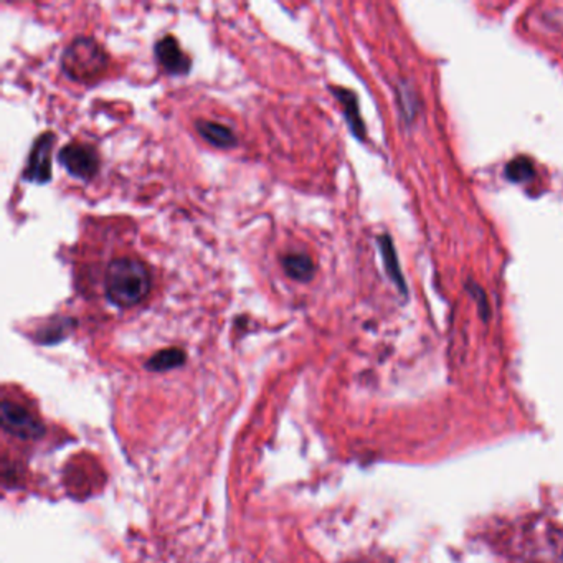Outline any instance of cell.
Returning <instances> with one entry per match:
<instances>
[{
    "instance_id": "1",
    "label": "cell",
    "mask_w": 563,
    "mask_h": 563,
    "mask_svg": "<svg viewBox=\"0 0 563 563\" xmlns=\"http://www.w3.org/2000/svg\"><path fill=\"white\" fill-rule=\"evenodd\" d=\"M152 277L148 267L138 258L120 257L108 263L104 271V291L112 305L128 309L146 299Z\"/></svg>"
},
{
    "instance_id": "2",
    "label": "cell",
    "mask_w": 563,
    "mask_h": 563,
    "mask_svg": "<svg viewBox=\"0 0 563 563\" xmlns=\"http://www.w3.org/2000/svg\"><path fill=\"white\" fill-rule=\"evenodd\" d=\"M62 68L73 82L90 83L106 72L108 55L94 38L76 37L66 45Z\"/></svg>"
},
{
    "instance_id": "3",
    "label": "cell",
    "mask_w": 563,
    "mask_h": 563,
    "mask_svg": "<svg viewBox=\"0 0 563 563\" xmlns=\"http://www.w3.org/2000/svg\"><path fill=\"white\" fill-rule=\"evenodd\" d=\"M58 162L65 167L70 176L80 180H92L100 170V154L92 144L70 142L58 150Z\"/></svg>"
},
{
    "instance_id": "4",
    "label": "cell",
    "mask_w": 563,
    "mask_h": 563,
    "mask_svg": "<svg viewBox=\"0 0 563 563\" xmlns=\"http://www.w3.org/2000/svg\"><path fill=\"white\" fill-rule=\"evenodd\" d=\"M0 418L4 432L20 440H38L45 433V426L37 416L30 413L25 406L15 402H4L0 406Z\"/></svg>"
},
{
    "instance_id": "5",
    "label": "cell",
    "mask_w": 563,
    "mask_h": 563,
    "mask_svg": "<svg viewBox=\"0 0 563 563\" xmlns=\"http://www.w3.org/2000/svg\"><path fill=\"white\" fill-rule=\"evenodd\" d=\"M56 136L52 131L40 134L28 154V164L24 169V179L34 184H46L52 180V149Z\"/></svg>"
},
{
    "instance_id": "6",
    "label": "cell",
    "mask_w": 563,
    "mask_h": 563,
    "mask_svg": "<svg viewBox=\"0 0 563 563\" xmlns=\"http://www.w3.org/2000/svg\"><path fill=\"white\" fill-rule=\"evenodd\" d=\"M154 53L160 66L167 73L174 76H184L190 72L192 60L179 45V40L174 35H164L159 38L154 45Z\"/></svg>"
},
{
    "instance_id": "7",
    "label": "cell",
    "mask_w": 563,
    "mask_h": 563,
    "mask_svg": "<svg viewBox=\"0 0 563 563\" xmlns=\"http://www.w3.org/2000/svg\"><path fill=\"white\" fill-rule=\"evenodd\" d=\"M195 130L199 136L217 149H233L238 144V138L235 132L220 122L209 120L195 121Z\"/></svg>"
},
{
    "instance_id": "8",
    "label": "cell",
    "mask_w": 563,
    "mask_h": 563,
    "mask_svg": "<svg viewBox=\"0 0 563 563\" xmlns=\"http://www.w3.org/2000/svg\"><path fill=\"white\" fill-rule=\"evenodd\" d=\"M331 92L337 98V102L342 104V112H344L345 121L351 128L352 134L355 138H365V124L362 121L359 100H357L355 92L347 90V88H341V86H331Z\"/></svg>"
},
{
    "instance_id": "9",
    "label": "cell",
    "mask_w": 563,
    "mask_h": 563,
    "mask_svg": "<svg viewBox=\"0 0 563 563\" xmlns=\"http://www.w3.org/2000/svg\"><path fill=\"white\" fill-rule=\"evenodd\" d=\"M281 267L286 277L297 283H309L315 277V261L305 251H289L283 255Z\"/></svg>"
},
{
    "instance_id": "10",
    "label": "cell",
    "mask_w": 563,
    "mask_h": 563,
    "mask_svg": "<svg viewBox=\"0 0 563 563\" xmlns=\"http://www.w3.org/2000/svg\"><path fill=\"white\" fill-rule=\"evenodd\" d=\"M76 321L72 317H63V315H56L53 319H50L48 323L38 329L35 334V341L42 345H52L58 344L68 337V334L73 331Z\"/></svg>"
},
{
    "instance_id": "11",
    "label": "cell",
    "mask_w": 563,
    "mask_h": 563,
    "mask_svg": "<svg viewBox=\"0 0 563 563\" xmlns=\"http://www.w3.org/2000/svg\"><path fill=\"white\" fill-rule=\"evenodd\" d=\"M187 361V355L182 349L179 347H169L162 351L156 352L148 362H146V369L149 372H169V370L179 369L184 365Z\"/></svg>"
},
{
    "instance_id": "12",
    "label": "cell",
    "mask_w": 563,
    "mask_h": 563,
    "mask_svg": "<svg viewBox=\"0 0 563 563\" xmlns=\"http://www.w3.org/2000/svg\"><path fill=\"white\" fill-rule=\"evenodd\" d=\"M379 247L380 251H382V257H383V263H385L388 277L397 285L398 289L402 293H406L405 279H403L402 269H400V265H398L397 251H395V247H393V241H392L388 235H382L379 238Z\"/></svg>"
},
{
    "instance_id": "13",
    "label": "cell",
    "mask_w": 563,
    "mask_h": 563,
    "mask_svg": "<svg viewBox=\"0 0 563 563\" xmlns=\"http://www.w3.org/2000/svg\"><path fill=\"white\" fill-rule=\"evenodd\" d=\"M506 174L512 182H518V184H524L532 180L536 176V169L534 164L527 158L514 159L508 169H506Z\"/></svg>"
},
{
    "instance_id": "14",
    "label": "cell",
    "mask_w": 563,
    "mask_h": 563,
    "mask_svg": "<svg viewBox=\"0 0 563 563\" xmlns=\"http://www.w3.org/2000/svg\"><path fill=\"white\" fill-rule=\"evenodd\" d=\"M468 293L476 299V303L480 306V315L484 317V319H488V315H490V303H488V297H486V293H484V289H480L476 283H472L470 281L468 283Z\"/></svg>"
}]
</instances>
